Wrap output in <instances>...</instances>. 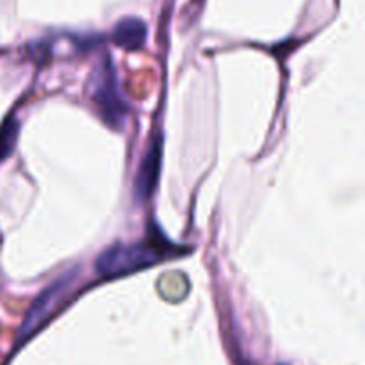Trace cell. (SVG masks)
Here are the masks:
<instances>
[{"instance_id":"obj_1","label":"cell","mask_w":365,"mask_h":365,"mask_svg":"<svg viewBox=\"0 0 365 365\" xmlns=\"http://www.w3.org/2000/svg\"><path fill=\"white\" fill-rule=\"evenodd\" d=\"M164 257V250L152 242H118L100 253L95 267L102 277L116 278L153 266Z\"/></svg>"},{"instance_id":"obj_2","label":"cell","mask_w":365,"mask_h":365,"mask_svg":"<svg viewBox=\"0 0 365 365\" xmlns=\"http://www.w3.org/2000/svg\"><path fill=\"white\" fill-rule=\"evenodd\" d=\"M89 86H91L93 100L100 107L106 120L113 125H121L125 118V103L118 89V81L110 59H106L102 66L96 68Z\"/></svg>"},{"instance_id":"obj_3","label":"cell","mask_w":365,"mask_h":365,"mask_svg":"<svg viewBox=\"0 0 365 365\" xmlns=\"http://www.w3.org/2000/svg\"><path fill=\"white\" fill-rule=\"evenodd\" d=\"M75 271L71 273L63 274L59 280H56L53 284H50L41 294L36 298V302L32 303V307L29 309L27 317L24 321V327H21V335L20 339H27L32 331L38 330L53 312H56L57 307L64 302V298L70 292L71 285H73Z\"/></svg>"},{"instance_id":"obj_4","label":"cell","mask_w":365,"mask_h":365,"mask_svg":"<svg viewBox=\"0 0 365 365\" xmlns=\"http://www.w3.org/2000/svg\"><path fill=\"white\" fill-rule=\"evenodd\" d=\"M160 166H163V135L157 134L150 143V148L146 155L143 157L139 164L138 175H135V198L141 202L150 198V195L155 189L157 180L160 175Z\"/></svg>"},{"instance_id":"obj_5","label":"cell","mask_w":365,"mask_h":365,"mask_svg":"<svg viewBox=\"0 0 365 365\" xmlns=\"http://www.w3.org/2000/svg\"><path fill=\"white\" fill-rule=\"evenodd\" d=\"M146 25L139 18L128 16L116 24L113 31V39L118 46L125 50H139L146 41Z\"/></svg>"},{"instance_id":"obj_6","label":"cell","mask_w":365,"mask_h":365,"mask_svg":"<svg viewBox=\"0 0 365 365\" xmlns=\"http://www.w3.org/2000/svg\"><path fill=\"white\" fill-rule=\"evenodd\" d=\"M16 134H18V123L14 118H9L6 123L0 128V160L6 159L11 153V150L14 148V143H16Z\"/></svg>"}]
</instances>
